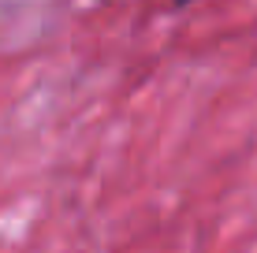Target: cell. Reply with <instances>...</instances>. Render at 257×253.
<instances>
[{
  "instance_id": "obj_1",
  "label": "cell",
  "mask_w": 257,
  "mask_h": 253,
  "mask_svg": "<svg viewBox=\"0 0 257 253\" xmlns=\"http://www.w3.org/2000/svg\"><path fill=\"white\" fill-rule=\"evenodd\" d=\"M175 4H183V0H175Z\"/></svg>"
}]
</instances>
